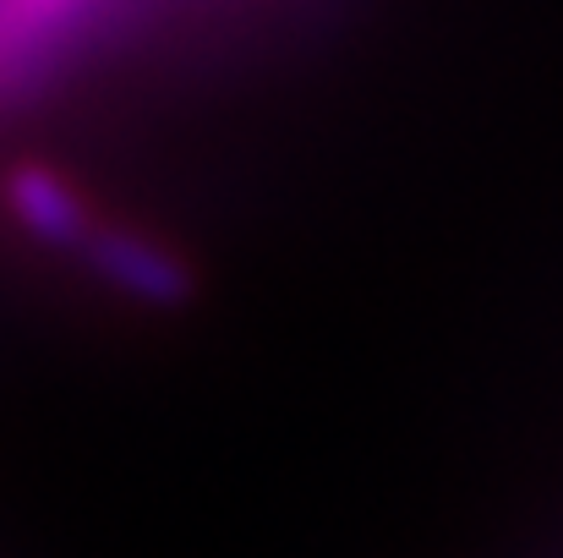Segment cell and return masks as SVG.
<instances>
[{"label":"cell","instance_id":"cell-1","mask_svg":"<svg viewBox=\"0 0 563 558\" xmlns=\"http://www.w3.org/2000/svg\"><path fill=\"white\" fill-rule=\"evenodd\" d=\"M110 291L132 296V302H148V307H176L187 302L191 280L181 269V258H170L159 241L137 236V230H121V225H93V236L82 241L77 252Z\"/></svg>","mask_w":563,"mask_h":558},{"label":"cell","instance_id":"cell-2","mask_svg":"<svg viewBox=\"0 0 563 558\" xmlns=\"http://www.w3.org/2000/svg\"><path fill=\"white\" fill-rule=\"evenodd\" d=\"M5 208H11L22 236H33L44 247H60V252H82V241L99 225L88 197L49 165H16L5 176Z\"/></svg>","mask_w":563,"mask_h":558}]
</instances>
